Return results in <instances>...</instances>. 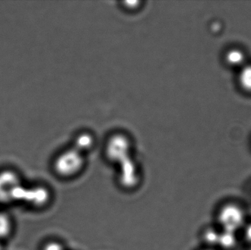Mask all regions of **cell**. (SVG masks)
Masks as SVG:
<instances>
[{
  "instance_id": "cell-13",
  "label": "cell",
  "mask_w": 251,
  "mask_h": 250,
  "mask_svg": "<svg viewBox=\"0 0 251 250\" xmlns=\"http://www.w3.org/2000/svg\"><path fill=\"white\" fill-rule=\"evenodd\" d=\"M0 250H3L2 245L0 243Z\"/></svg>"
},
{
  "instance_id": "cell-10",
  "label": "cell",
  "mask_w": 251,
  "mask_h": 250,
  "mask_svg": "<svg viewBox=\"0 0 251 250\" xmlns=\"http://www.w3.org/2000/svg\"><path fill=\"white\" fill-rule=\"evenodd\" d=\"M220 234L214 229H207L203 234L205 242L209 245H215L219 242Z\"/></svg>"
},
{
  "instance_id": "cell-15",
  "label": "cell",
  "mask_w": 251,
  "mask_h": 250,
  "mask_svg": "<svg viewBox=\"0 0 251 250\" xmlns=\"http://www.w3.org/2000/svg\"></svg>"
},
{
  "instance_id": "cell-11",
  "label": "cell",
  "mask_w": 251,
  "mask_h": 250,
  "mask_svg": "<svg viewBox=\"0 0 251 250\" xmlns=\"http://www.w3.org/2000/svg\"><path fill=\"white\" fill-rule=\"evenodd\" d=\"M41 250H66V248L60 241L50 240L43 245Z\"/></svg>"
},
{
  "instance_id": "cell-9",
  "label": "cell",
  "mask_w": 251,
  "mask_h": 250,
  "mask_svg": "<svg viewBox=\"0 0 251 250\" xmlns=\"http://www.w3.org/2000/svg\"><path fill=\"white\" fill-rule=\"evenodd\" d=\"M240 82L246 91H251V66L245 68L240 74Z\"/></svg>"
},
{
  "instance_id": "cell-4",
  "label": "cell",
  "mask_w": 251,
  "mask_h": 250,
  "mask_svg": "<svg viewBox=\"0 0 251 250\" xmlns=\"http://www.w3.org/2000/svg\"><path fill=\"white\" fill-rule=\"evenodd\" d=\"M22 183L20 176L14 170L0 171V204L9 205L13 204V192Z\"/></svg>"
},
{
  "instance_id": "cell-8",
  "label": "cell",
  "mask_w": 251,
  "mask_h": 250,
  "mask_svg": "<svg viewBox=\"0 0 251 250\" xmlns=\"http://www.w3.org/2000/svg\"><path fill=\"white\" fill-rule=\"evenodd\" d=\"M226 60L231 66H239L244 62V54L240 50L231 49L227 53Z\"/></svg>"
},
{
  "instance_id": "cell-3",
  "label": "cell",
  "mask_w": 251,
  "mask_h": 250,
  "mask_svg": "<svg viewBox=\"0 0 251 250\" xmlns=\"http://www.w3.org/2000/svg\"><path fill=\"white\" fill-rule=\"evenodd\" d=\"M218 219L225 231L234 233L243 226L244 214L240 207L228 204L221 208Z\"/></svg>"
},
{
  "instance_id": "cell-5",
  "label": "cell",
  "mask_w": 251,
  "mask_h": 250,
  "mask_svg": "<svg viewBox=\"0 0 251 250\" xmlns=\"http://www.w3.org/2000/svg\"><path fill=\"white\" fill-rule=\"evenodd\" d=\"M51 199V192L48 187L44 185H34L26 186L24 204L35 208H42L47 206Z\"/></svg>"
},
{
  "instance_id": "cell-14",
  "label": "cell",
  "mask_w": 251,
  "mask_h": 250,
  "mask_svg": "<svg viewBox=\"0 0 251 250\" xmlns=\"http://www.w3.org/2000/svg\"></svg>"
},
{
  "instance_id": "cell-6",
  "label": "cell",
  "mask_w": 251,
  "mask_h": 250,
  "mask_svg": "<svg viewBox=\"0 0 251 250\" xmlns=\"http://www.w3.org/2000/svg\"><path fill=\"white\" fill-rule=\"evenodd\" d=\"M13 222L7 214L0 212V241L7 239L13 232Z\"/></svg>"
},
{
  "instance_id": "cell-12",
  "label": "cell",
  "mask_w": 251,
  "mask_h": 250,
  "mask_svg": "<svg viewBox=\"0 0 251 250\" xmlns=\"http://www.w3.org/2000/svg\"><path fill=\"white\" fill-rule=\"evenodd\" d=\"M245 236H246V239L251 242V224L246 227Z\"/></svg>"
},
{
  "instance_id": "cell-2",
  "label": "cell",
  "mask_w": 251,
  "mask_h": 250,
  "mask_svg": "<svg viewBox=\"0 0 251 250\" xmlns=\"http://www.w3.org/2000/svg\"><path fill=\"white\" fill-rule=\"evenodd\" d=\"M117 165L119 167L118 181L119 184L125 189L137 187L141 180V173L133 156L126 159Z\"/></svg>"
},
{
  "instance_id": "cell-7",
  "label": "cell",
  "mask_w": 251,
  "mask_h": 250,
  "mask_svg": "<svg viewBox=\"0 0 251 250\" xmlns=\"http://www.w3.org/2000/svg\"><path fill=\"white\" fill-rule=\"evenodd\" d=\"M218 244L224 249L231 250L237 245V238H236L234 233L224 231V233L220 234Z\"/></svg>"
},
{
  "instance_id": "cell-1",
  "label": "cell",
  "mask_w": 251,
  "mask_h": 250,
  "mask_svg": "<svg viewBox=\"0 0 251 250\" xmlns=\"http://www.w3.org/2000/svg\"><path fill=\"white\" fill-rule=\"evenodd\" d=\"M85 153L72 145L60 152L53 161V170L59 177L71 179L79 175L86 164Z\"/></svg>"
}]
</instances>
